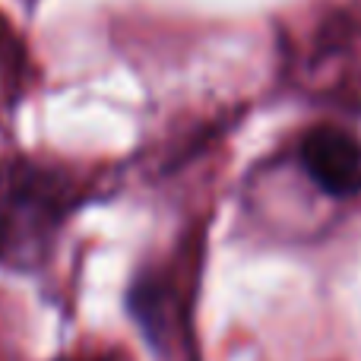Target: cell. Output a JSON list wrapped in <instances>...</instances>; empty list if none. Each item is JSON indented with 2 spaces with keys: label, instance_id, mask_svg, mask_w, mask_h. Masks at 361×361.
<instances>
[{
  "label": "cell",
  "instance_id": "6da1fadb",
  "mask_svg": "<svg viewBox=\"0 0 361 361\" xmlns=\"http://www.w3.org/2000/svg\"><path fill=\"white\" fill-rule=\"evenodd\" d=\"M76 206V187L63 171L29 159L0 171V263L38 267Z\"/></svg>",
  "mask_w": 361,
  "mask_h": 361
},
{
  "label": "cell",
  "instance_id": "7a4b0ae2",
  "mask_svg": "<svg viewBox=\"0 0 361 361\" xmlns=\"http://www.w3.org/2000/svg\"><path fill=\"white\" fill-rule=\"evenodd\" d=\"M298 162L326 197L349 200L361 193V143L349 130L330 124L307 130L298 146Z\"/></svg>",
  "mask_w": 361,
  "mask_h": 361
}]
</instances>
